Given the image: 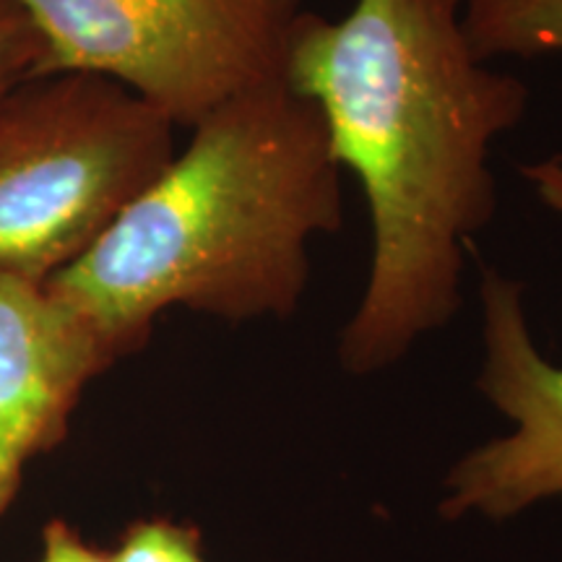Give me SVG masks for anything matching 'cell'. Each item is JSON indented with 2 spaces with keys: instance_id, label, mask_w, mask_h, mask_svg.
Here are the masks:
<instances>
[{
  "instance_id": "cell-1",
  "label": "cell",
  "mask_w": 562,
  "mask_h": 562,
  "mask_svg": "<svg viewBox=\"0 0 562 562\" xmlns=\"http://www.w3.org/2000/svg\"><path fill=\"white\" fill-rule=\"evenodd\" d=\"M463 0H357L339 21L305 11L284 79L315 102L336 165L360 180L372 224L364 292L339 339L357 375L402 360L461 305L463 252L492 222V144L529 87L480 63Z\"/></svg>"
},
{
  "instance_id": "cell-2",
  "label": "cell",
  "mask_w": 562,
  "mask_h": 562,
  "mask_svg": "<svg viewBox=\"0 0 562 562\" xmlns=\"http://www.w3.org/2000/svg\"><path fill=\"white\" fill-rule=\"evenodd\" d=\"M81 261L47 281L115 360L172 307L229 323L290 318L311 281L307 245L344 227L326 121L290 81L229 97Z\"/></svg>"
},
{
  "instance_id": "cell-3",
  "label": "cell",
  "mask_w": 562,
  "mask_h": 562,
  "mask_svg": "<svg viewBox=\"0 0 562 562\" xmlns=\"http://www.w3.org/2000/svg\"><path fill=\"white\" fill-rule=\"evenodd\" d=\"M175 154V125L89 74L0 100V271L50 281L81 261Z\"/></svg>"
},
{
  "instance_id": "cell-4",
  "label": "cell",
  "mask_w": 562,
  "mask_h": 562,
  "mask_svg": "<svg viewBox=\"0 0 562 562\" xmlns=\"http://www.w3.org/2000/svg\"><path fill=\"white\" fill-rule=\"evenodd\" d=\"M42 45V76L121 83L193 128L206 112L281 79L305 0H13Z\"/></svg>"
},
{
  "instance_id": "cell-5",
  "label": "cell",
  "mask_w": 562,
  "mask_h": 562,
  "mask_svg": "<svg viewBox=\"0 0 562 562\" xmlns=\"http://www.w3.org/2000/svg\"><path fill=\"white\" fill-rule=\"evenodd\" d=\"M539 199L562 214V154L521 167ZM484 364L480 391L516 422L459 461L448 476L442 513L482 510L508 518L544 497H562V368L547 362L531 339L524 284L480 263Z\"/></svg>"
},
{
  "instance_id": "cell-6",
  "label": "cell",
  "mask_w": 562,
  "mask_h": 562,
  "mask_svg": "<svg viewBox=\"0 0 562 562\" xmlns=\"http://www.w3.org/2000/svg\"><path fill=\"white\" fill-rule=\"evenodd\" d=\"M112 351L47 281L0 271V513L34 456L66 438L83 389Z\"/></svg>"
},
{
  "instance_id": "cell-7",
  "label": "cell",
  "mask_w": 562,
  "mask_h": 562,
  "mask_svg": "<svg viewBox=\"0 0 562 562\" xmlns=\"http://www.w3.org/2000/svg\"><path fill=\"white\" fill-rule=\"evenodd\" d=\"M461 26L480 63L562 53V0H463Z\"/></svg>"
},
{
  "instance_id": "cell-8",
  "label": "cell",
  "mask_w": 562,
  "mask_h": 562,
  "mask_svg": "<svg viewBox=\"0 0 562 562\" xmlns=\"http://www.w3.org/2000/svg\"><path fill=\"white\" fill-rule=\"evenodd\" d=\"M112 562H209L201 554V537L193 526L167 518L136 521L125 529Z\"/></svg>"
},
{
  "instance_id": "cell-9",
  "label": "cell",
  "mask_w": 562,
  "mask_h": 562,
  "mask_svg": "<svg viewBox=\"0 0 562 562\" xmlns=\"http://www.w3.org/2000/svg\"><path fill=\"white\" fill-rule=\"evenodd\" d=\"M32 79H42L37 32L13 0H0V100Z\"/></svg>"
},
{
  "instance_id": "cell-10",
  "label": "cell",
  "mask_w": 562,
  "mask_h": 562,
  "mask_svg": "<svg viewBox=\"0 0 562 562\" xmlns=\"http://www.w3.org/2000/svg\"><path fill=\"white\" fill-rule=\"evenodd\" d=\"M37 562H112V554L83 542L66 521H50L42 537V558Z\"/></svg>"
}]
</instances>
